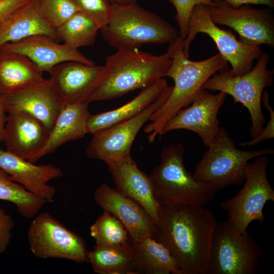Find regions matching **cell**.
I'll return each mask as SVG.
<instances>
[{
	"label": "cell",
	"mask_w": 274,
	"mask_h": 274,
	"mask_svg": "<svg viewBox=\"0 0 274 274\" xmlns=\"http://www.w3.org/2000/svg\"><path fill=\"white\" fill-rule=\"evenodd\" d=\"M169 1L176 10L175 20L179 27V37L184 40L188 33L189 18L194 6L199 4L210 5L214 0H169Z\"/></svg>",
	"instance_id": "obj_33"
},
{
	"label": "cell",
	"mask_w": 274,
	"mask_h": 274,
	"mask_svg": "<svg viewBox=\"0 0 274 274\" xmlns=\"http://www.w3.org/2000/svg\"><path fill=\"white\" fill-rule=\"evenodd\" d=\"M99 30L107 44L117 50L147 44H170L179 35L175 27L137 3L113 5L109 21Z\"/></svg>",
	"instance_id": "obj_4"
},
{
	"label": "cell",
	"mask_w": 274,
	"mask_h": 274,
	"mask_svg": "<svg viewBox=\"0 0 274 274\" xmlns=\"http://www.w3.org/2000/svg\"><path fill=\"white\" fill-rule=\"evenodd\" d=\"M198 33H206L214 41L219 53L230 63L229 71L233 76L249 72L254 61L262 53L260 46L247 45L237 40L231 30L218 27L211 20L204 4L195 6L190 16L188 33L183 40L184 53L187 57L191 43Z\"/></svg>",
	"instance_id": "obj_10"
},
{
	"label": "cell",
	"mask_w": 274,
	"mask_h": 274,
	"mask_svg": "<svg viewBox=\"0 0 274 274\" xmlns=\"http://www.w3.org/2000/svg\"><path fill=\"white\" fill-rule=\"evenodd\" d=\"M167 51L172 59L166 77L174 82L165 102L151 116L144 128L149 142L162 135L165 124L188 106L203 89L205 82L217 72L228 68V62L220 53L201 61H192L184 53L183 40L179 37L169 44Z\"/></svg>",
	"instance_id": "obj_2"
},
{
	"label": "cell",
	"mask_w": 274,
	"mask_h": 274,
	"mask_svg": "<svg viewBox=\"0 0 274 274\" xmlns=\"http://www.w3.org/2000/svg\"><path fill=\"white\" fill-rule=\"evenodd\" d=\"M95 203L116 217L127 230L131 241L154 237L156 226L146 211L132 199L102 183L94 194Z\"/></svg>",
	"instance_id": "obj_16"
},
{
	"label": "cell",
	"mask_w": 274,
	"mask_h": 274,
	"mask_svg": "<svg viewBox=\"0 0 274 274\" xmlns=\"http://www.w3.org/2000/svg\"><path fill=\"white\" fill-rule=\"evenodd\" d=\"M217 222L213 212L203 207L161 204L153 238L168 251L184 274H207Z\"/></svg>",
	"instance_id": "obj_1"
},
{
	"label": "cell",
	"mask_w": 274,
	"mask_h": 274,
	"mask_svg": "<svg viewBox=\"0 0 274 274\" xmlns=\"http://www.w3.org/2000/svg\"><path fill=\"white\" fill-rule=\"evenodd\" d=\"M45 80L43 72L28 57L0 49V94H8Z\"/></svg>",
	"instance_id": "obj_24"
},
{
	"label": "cell",
	"mask_w": 274,
	"mask_h": 274,
	"mask_svg": "<svg viewBox=\"0 0 274 274\" xmlns=\"http://www.w3.org/2000/svg\"><path fill=\"white\" fill-rule=\"evenodd\" d=\"M168 85L163 78L144 88L132 99L114 110L90 114L87 123V133L92 135L113 125L131 118L154 101Z\"/></svg>",
	"instance_id": "obj_25"
},
{
	"label": "cell",
	"mask_w": 274,
	"mask_h": 274,
	"mask_svg": "<svg viewBox=\"0 0 274 274\" xmlns=\"http://www.w3.org/2000/svg\"><path fill=\"white\" fill-rule=\"evenodd\" d=\"M0 200L13 203L19 214L28 219L34 217L47 203L13 181L1 167Z\"/></svg>",
	"instance_id": "obj_29"
},
{
	"label": "cell",
	"mask_w": 274,
	"mask_h": 274,
	"mask_svg": "<svg viewBox=\"0 0 274 274\" xmlns=\"http://www.w3.org/2000/svg\"><path fill=\"white\" fill-rule=\"evenodd\" d=\"M269 56L262 52L255 65L241 76H233L229 68L214 74L204 84L203 89L218 91L231 95L235 102H239L249 111L251 125L249 133L251 138L257 135L264 127L265 118L261 108L262 95L266 87L273 81V70L267 68Z\"/></svg>",
	"instance_id": "obj_7"
},
{
	"label": "cell",
	"mask_w": 274,
	"mask_h": 274,
	"mask_svg": "<svg viewBox=\"0 0 274 274\" xmlns=\"http://www.w3.org/2000/svg\"><path fill=\"white\" fill-rule=\"evenodd\" d=\"M88 100L63 105L43 146L27 161L35 163L54 152L62 144L83 138L87 133V123L91 114Z\"/></svg>",
	"instance_id": "obj_21"
},
{
	"label": "cell",
	"mask_w": 274,
	"mask_h": 274,
	"mask_svg": "<svg viewBox=\"0 0 274 274\" xmlns=\"http://www.w3.org/2000/svg\"><path fill=\"white\" fill-rule=\"evenodd\" d=\"M7 111H21L37 119L50 131L63 105L49 81L5 95Z\"/></svg>",
	"instance_id": "obj_20"
},
{
	"label": "cell",
	"mask_w": 274,
	"mask_h": 274,
	"mask_svg": "<svg viewBox=\"0 0 274 274\" xmlns=\"http://www.w3.org/2000/svg\"><path fill=\"white\" fill-rule=\"evenodd\" d=\"M40 6L44 16L55 28L80 11L73 0H40Z\"/></svg>",
	"instance_id": "obj_31"
},
{
	"label": "cell",
	"mask_w": 274,
	"mask_h": 274,
	"mask_svg": "<svg viewBox=\"0 0 274 274\" xmlns=\"http://www.w3.org/2000/svg\"><path fill=\"white\" fill-rule=\"evenodd\" d=\"M99 27L90 17L78 11L62 25L56 28L58 39L78 49L92 45Z\"/></svg>",
	"instance_id": "obj_28"
},
{
	"label": "cell",
	"mask_w": 274,
	"mask_h": 274,
	"mask_svg": "<svg viewBox=\"0 0 274 274\" xmlns=\"http://www.w3.org/2000/svg\"><path fill=\"white\" fill-rule=\"evenodd\" d=\"M173 86L167 85L154 101L134 117L92 134L86 148L87 157L108 164L131 156V147L138 132L151 115L165 102Z\"/></svg>",
	"instance_id": "obj_13"
},
{
	"label": "cell",
	"mask_w": 274,
	"mask_h": 274,
	"mask_svg": "<svg viewBox=\"0 0 274 274\" xmlns=\"http://www.w3.org/2000/svg\"><path fill=\"white\" fill-rule=\"evenodd\" d=\"M14 227L11 216L0 208V255L6 251L10 244Z\"/></svg>",
	"instance_id": "obj_35"
},
{
	"label": "cell",
	"mask_w": 274,
	"mask_h": 274,
	"mask_svg": "<svg viewBox=\"0 0 274 274\" xmlns=\"http://www.w3.org/2000/svg\"><path fill=\"white\" fill-rule=\"evenodd\" d=\"M90 233L95 240L96 245L113 246L129 244V234L124 225L106 211L90 226Z\"/></svg>",
	"instance_id": "obj_30"
},
{
	"label": "cell",
	"mask_w": 274,
	"mask_h": 274,
	"mask_svg": "<svg viewBox=\"0 0 274 274\" xmlns=\"http://www.w3.org/2000/svg\"><path fill=\"white\" fill-rule=\"evenodd\" d=\"M263 254L248 231L236 233L226 220L217 222L207 274H255Z\"/></svg>",
	"instance_id": "obj_9"
},
{
	"label": "cell",
	"mask_w": 274,
	"mask_h": 274,
	"mask_svg": "<svg viewBox=\"0 0 274 274\" xmlns=\"http://www.w3.org/2000/svg\"><path fill=\"white\" fill-rule=\"evenodd\" d=\"M135 273L184 274L168 251L153 237L131 241Z\"/></svg>",
	"instance_id": "obj_26"
},
{
	"label": "cell",
	"mask_w": 274,
	"mask_h": 274,
	"mask_svg": "<svg viewBox=\"0 0 274 274\" xmlns=\"http://www.w3.org/2000/svg\"><path fill=\"white\" fill-rule=\"evenodd\" d=\"M88 262L94 273L134 274L135 265L130 244L113 246L95 245L87 252Z\"/></svg>",
	"instance_id": "obj_27"
},
{
	"label": "cell",
	"mask_w": 274,
	"mask_h": 274,
	"mask_svg": "<svg viewBox=\"0 0 274 274\" xmlns=\"http://www.w3.org/2000/svg\"><path fill=\"white\" fill-rule=\"evenodd\" d=\"M103 66L74 61L55 66L49 73L50 86L62 105L88 100L96 88Z\"/></svg>",
	"instance_id": "obj_15"
},
{
	"label": "cell",
	"mask_w": 274,
	"mask_h": 274,
	"mask_svg": "<svg viewBox=\"0 0 274 274\" xmlns=\"http://www.w3.org/2000/svg\"><path fill=\"white\" fill-rule=\"evenodd\" d=\"M211 20L229 26L238 35V40L249 46L274 47V17L272 8H256L244 5L234 8L223 0L207 5Z\"/></svg>",
	"instance_id": "obj_12"
},
{
	"label": "cell",
	"mask_w": 274,
	"mask_h": 274,
	"mask_svg": "<svg viewBox=\"0 0 274 274\" xmlns=\"http://www.w3.org/2000/svg\"><path fill=\"white\" fill-rule=\"evenodd\" d=\"M0 167L13 181L47 202L52 201L56 193L55 188L48 182L63 176L62 170L52 164L36 165L2 149Z\"/></svg>",
	"instance_id": "obj_18"
},
{
	"label": "cell",
	"mask_w": 274,
	"mask_h": 274,
	"mask_svg": "<svg viewBox=\"0 0 274 274\" xmlns=\"http://www.w3.org/2000/svg\"><path fill=\"white\" fill-rule=\"evenodd\" d=\"M0 49L24 55L43 72L49 73L55 66L65 61L95 64L78 49L64 43L59 44L53 38L45 35H35L17 42L6 43Z\"/></svg>",
	"instance_id": "obj_19"
},
{
	"label": "cell",
	"mask_w": 274,
	"mask_h": 274,
	"mask_svg": "<svg viewBox=\"0 0 274 274\" xmlns=\"http://www.w3.org/2000/svg\"><path fill=\"white\" fill-rule=\"evenodd\" d=\"M227 95L222 92L213 94L202 90L188 106L168 121L162 129V135L174 130H188L196 133L208 148L219 133L218 114Z\"/></svg>",
	"instance_id": "obj_14"
},
{
	"label": "cell",
	"mask_w": 274,
	"mask_h": 274,
	"mask_svg": "<svg viewBox=\"0 0 274 274\" xmlns=\"http://www.w3.org/2000/svg\"><path fill=\"white\" fill-rule=\"evenodd\" d=\"M28 0H0V21Z\"/></svg>",
	"instance_id": "obj_36"
},
{
	"label": "cell",
	"mask_w": 274,
	"mask_h": 274,
	"mask_svg": "<svg viewBox=\"0 0 274 274\" xmlns=\"http://www.w3.org/2000/svg\"><path fill=\"white\" fill-rule=\"evenodd\" d=\"M7 113L5 95L0 94V145L4 140L8 118Z\"/></svg>",
	"instance_id": "obj_38"
},
{
	"label": "cell",
	"mask_w": 274,
	"mask_h": 274,
	"mask_svg": "<svg viewBox=\"0 0 274 274\" xmlns=\"http://www.w3.org/2000/svg\"><path fill=\"white\" fill-rule=\"evenodd\" d=\"M232 7L237 8L244 5H261L274 7V0H223Z\"/></svg>",
	"instance_id": "obj_37"
},
{
	"label": "cell",
	"mask_w": 274,
	"mask_h": 274,
	"mask_svg": "<svg viewBox=\"0 0 274 274\" xmlns=\"http://www.w3.org/2000/svg\"><path fill=\"white\" fill-rule=\"evenodd\" d=\"M208 148L192 175L197 181L208 184L216 192L230 185L243 184L245 168L250 160L274 153L271 148L252 151L238 149L223 127H220Z\"/></svg>",
	"instance_id": "obj_6"
},
{
	"label": "cell",
	"mask_w": 274,
	"mask_h": 274,
	"mask_svg": "<svg viewBox=\"0 0 274 274\" xmlns=\"http://www.w3.org/2000/svg\"><path fill=\"white\" fill-rule=\"evenodd\" d=\"M107 164L115 189L138 202L158 226L161 204L155 196L150 176L139 169L131 156Z\"/></svg>",
	"instance_id": "obj_17"
},
{
	"label": "cell",
	"mask_w": 274,
	"mask_h": 274,
	"mask_svg": "<svg viewBox=\"0 0 274 274\" xmlns=\"http://www.w3.org/2000/svg\"><path fill=\"white\" fill-rule=\"evenodd\" d=\"M7 113L3 140L6 150L27 160L43 146L49 131L27 113L21 111Z\"/></svg>",
	"instance_id": "obj_22"
},
{
	"label": "cell",
	"mask_w": 274,
	"mask_h": 274,
	"mask_svg": "<svg viewBox=\"0 0 274 274\" xmlns=\"http://www.w3.org/2000/svg\"><path fill=\"white\" fill-rule=\"evenodd\" d=\"M184 154L181 143L162 148L160 162L150 175L155 196L161 205L204 207L215 198L216 192L187 172Z\"/></svg>",
	"instance_id": "obj_5"
},
{
	"label": "cell",
	"mask_w": 274,
	"mask_h": 274,
	"mask_svg": "<svg viewBox=\"0 0 274 274\" xmlns=\"http://www.w3.org/2000/svg\"><path fill=\"white\" fill-rule=\"evenodd\" d=\"M27 236L29 249L38 258L88 262V251L81 236L47 212L40 213L33 219Z\"/></svg>",
	"instance_id": "obj_11"
},
{
	"label": "cell",
	"mask_w": 274,
	"mask_h": 274,
	"mask_svg": "<svg viewBox=\"0 0 274 274\" xmlns=\"http://www.w3.org/2000/svg\"><path fill=\"white\" fill-rule=\"evenodd\" d=\"M269 98V96L267 92L266 91H263L262 100L264 106L269 112L268 122L257 135L251 138L248 141L241 143L239 144L240 146L249 147L274 138V111L270 105Z\"/></svg>",
	"instance_id": "obj_34"
},
{
	"label": "cell",
	"mask_w": 274,
	"mask_h": 274,
	"mask_svg": "<svg viewBox=\"0 0 274 274\" xmlns=\"http://www.w3.org/2000/svg\"><path fill=\"white\" fill-rule=\"evenodd\" d=\"M73 1L80 11L93 19L99 28L106 25L111 17L113 5L110 0H73Z\"/></svg>",
	"instance_id": "obj_32"
},
{
	"label": "cell",
	"mask_w": 274,
	"mask_h": 274,
	"mask_svg": "<svg viewBox=\"0 0 274 274\" xmlns=\"http://www.w3.org/2000/svg\"><path fill=\"white\" fill-rule=\"evenodd\" d=\"M112 5H127L136 3L138 0H110Z\"/></svg>",
	"instance_id": "obj_39"
},
{
	"label": "cell",
	"mask_w": 274,
	"mask_h": 274,
	"mask_svg": "<svg viewBox=\"0 0 274 274\" xmlns=\"http://www.w3.org/2000/svg\"><path fill=\"white\" fill-rule=\"evenodd\" d=\"M106 58L100 81L88 100H106L144 89L166 77L169 52L155 55L139 48L117 50Z\"/></svg>",
	"instance_id": "obj_3"
},
{
	"label": "cell",
	"mask_w": 274,
	"mask_h": 274,
	"mask_svg": "<svg viewBox=\"0 0 274 274\" xmlns=\"http://www.w3.org/2000/svg\"><path fill=\"white\" fill-rule=\"evenodd\" d=\"M37 35L58 39L56 28L42 13L40 0H28L0 21V47Z\"/></svg>",
	"instance_id": "obj_23"
},
{
	"label": "cell",
	"mask_w": 274,
	"mask_h": 274,
	"mask_svg": "<svg viewBox=\"0 0 274 274\" xmlns=\"http://www.w3.org/2000/svg\"><path fill=\"white\" fill-rule=\"evenodd\" d=\"M269 163L266 155L249 162L245 168L243 187L233 197L221 202L220 207L227 213V221L233 229L241 234L247 231L250 224L265 220L263 208L268 201H274V190L267 177Z\"/></svg>",
	"instance_id": "obj_8"
}]
</instances>
